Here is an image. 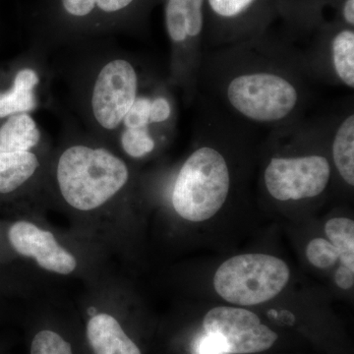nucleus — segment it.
Returning <instances> with one entry per match:
<instances>
[{"instance_id": "nucleus-10", "label": "nucleus", "mask_w": 354, "mask_h": 354, "mask_svg": "<svg viewBox=\"0 0 354 354\" xmlns=\"http://www.w3.org/2000/svg\"><path fill=\"white\" fill-rule=\"evenodd\" d=\"M279 0H205V30L225 37L260 32L278 12Z\"/></svg>"}, {"instance_id": "nucleus-3", "label": "nucleus", "mask_w": 354, "mask_h": 354, "mask_svg": "<svg viewBox=\"0 0 354 354\" xmlns=\"http://www.w3.org/2000/svg\"><path fill=\"white\" fill-rule=\"evenodd\" d=\"M288 265L279 258L251 253L223 262L214 277V288L225 301L241 306L264 304L281 293L290 281Z\"/></svg>"}, {"instance_id": "nucleus-8", "label": "nucleus", "mask_w": 354, "mask_h": 354, "mask_svg": "<svg viewBox=\"0 0 354 354\" xmlns=\"http://www.w3.org/2000/svg\"><path fill=\"white\" fill-rule=\"evenodd\" d=\"M153 0H48V19L62 28H100L138 18Z\"/></svg>"}, {"instance_id": "nucleus-20", "label": "nucleus", "mask_w": 354, "mask_h": 354, "mask_svg": "<svg viewBox=\"0 0 354 354\" xmlns=\"http://www.w3.org/2000/svg\"><path fill=\"white\" fill-rule=\"evenodd\" d=\"M31 354H74L71 344L53 330H39L32 341Z\"/></svg>"}, {"instance_id": "nucleus-4", "label": "nucleus", "mask_w": 354, "mask_h": 354, "mask_svg": "<svg viewBox=\"0 0 354 354\" xmlns=\"http://www.w3.org/2000/svg\"><path fill=\"white\" fill-rule=\"evenodd\" d=\"M230 106L247 120L276 123L295 111L297 88L286 77L269 71L247 72L235 76L227 88Z\"/></svg>"}, {"instance_id": "nucleus-21", "label": "nucleus", "mask_w": 354, "mask_h": 354, "mask_svg": "<svg viewBox=\"0 0 354 354\" xmlns=\"http://www.w3.org/2000/svg\"><path fill=\"white\" fill-rule=\"evenodd\" d=\"M307 259L319 269H328L339 260L337 248L325 239H314L306 248Z\"/></svg>"}, {"instance_id": "nucleus-7", "label": "nucleus", "mask_w": 354, "mask_h": 354, "mask_svg": "<svg viewBox=\"0 0 354 354\" xmlns=\"http://www.w3.org/2000/svg\"><path fill=\"white\" fill-rule=\"evenodd\" d=\"M138 76L125 59H114L102 67L95 80L92 95V111L95 120L106 130L120 127L136 101Z\"/></svg>"}, {"instance_id": "nucleus-6", "label": "nucleus", "mask_w": 354, "mask_h": 354, "mask_svg": "<svg viewBox=\"0 0 354 354\" xmlns=\"http://www.w3.org/2000/svg\"><path fill=\"white\" fill-rule=\"evenodd\" d=\"M206 334L216 337L227 354L262 353L274 346L278 335L253 312L236 307L209 310L203 320Z\"/></svg>"}, {"instance_id": "nucleus-5", "label": "nucleus", "mask_w": 354, "mask_h": 354, "mask_svg": "<svg viewBox=\"0 0 354 354\" xmlns=\"http://www.w3.org/2000/svg\"><path fill=\"white\" fill-rule=\"evenodd\" d=\"M330 165L320 155L274 158L264 172L268 192L279 201H299L318 196L327 188Z\"/></svg>"}, {"instance_id": "nucleus-12", "label": "nucleus", "mask_w": 354, "mask_h": 354, "mask_svg": "<svg viewBox=\"0 0 354 354\" xmlns=\"http://www.w3.org/2000/svg\"><path fill=\"white\" fill-rule=\"evenodd\" d=\"M87 337L95 354H142L120 321L106 312L91 316L87 323Z\"/></svg>"}, {"instance_id": "nucleus-1", "label": "nucleus", "mask_w": 354, "mask_h": 354, "mask_svg": "<svg viewBox=\"0 0 354 354\" xmlns=\"http://www.w3.org/2000/svg\"><path fill=\"white\" fill-rule=\"evenodd\" d=\"M127 162L102 148L69 147L58 158L55 179L62 200L73 211L94 214L106 208L129 181Z\"/></svg>"}, {"instance_id": "nucleus-19", "label": "nucleus", "mask_w": 354, "mask_h": 354, "mask_svg": "<svg viewBox=\"0 0 354 354\" xmlns=\"http://www.w3.org/2000/svg\"><path fill=\"white\" fill-rule=\"evenodd\" d=\"M120 142L123 151L134 158L145 157L153 152L156 146L148 127L125 129L121 135Z\"/></svg>"}, {"instance_id": "nucleus-2", "label": "nucleus", "mask_w": 354, "mask_h": 354, "mask_svg": "<svg viewBox=\"0 0 354 354\" xmlns=\"http://www.w3.org/2000/svg\"><path fill=\"white\" fill-rule=\"evenodd\" d=\"M230 189V174L225 157L212 147H201L191 153L177 174L172 206L184 220H209L223 208Z\"/></svg>"}, {"instance_id": "nucleus-14", "label": "nucleus", "mask_w": 354, "mask_h": 354, "mask_svg": "<svg viewBox=\"0 0 354 354\" xmlns=\"http://www.w3.org/2000/svg\"><path fill=\"white\" fill-rule=\"evenodd\" d=\"M39 160L31 151L0 153V194H10L37 174Z\"/></svg>"}, {"instance_id": "nucleus-16", "label": "nucleus", "mask_w": 354, "mask_h": 354, "mask_svg": "<svg viewBox=\"0 0 354 354\" xmlns=\"http://www.w3.org/2000/svg\"><path fill=\"white\" fill-rule=\"evenodd\" d=\"M330 57L335 73L344 85L354 87L353 28L339 25L330 39Z\"/></svg>"}, {"instance_id": "nucleus-17", "label": "nucleus", "mask_w": 354, "mask_h": 354, "mask_svg": "<svg viewBox=\"0 0 354 354\" xmlns=\"http://www.w3.org/2000/svg\"><path fill=\"white\" fill-rule=\"evenodd\" d=\"M333 158L339 176L354 185V115L349 114L337 128L333 141Z\"/></svg>"}, {"instance_id": "nucleus-18", "label": "nucleus", "mask_w": 354, "mask_h": 354, "mask_svg": "<svg viewBox=\"0 0 354 354\" xmlns=\"http://www.w3.org/2000/svg\"><path fill=\"white\" fill-rule=\"evenodd\" d=\"M329 241L337 248L342 266L354 270V223L348 218H330L325 225Z\"/></svg>"}, {"instance_id": "nucleus-15", "label": "nucleus", "mask_w": 354, "mask_h": 354, "mask_svg": "<svg viewBox=\"0 0 354 354\" xmlns=\"http://www.w3.org/2000/svg\"><path fill=\"white\" fill-rule=\"evenodd\" d=\"M41 140L37 123L27 113L10 116L0 127V153L26 152Z\"/></svg>"}, {"instance_id": "nucleus-22", "label": "nucleus", "mask_w": 354, "mask_h": 354, "mask_svg": "<svg viewBox=\"0 0 354 354\" xmlns=\"http://www.w3.org/2000/svg\"><path fill=\"white\" fill-rule=\"evenodd\" d=\"M152 100L148 97H137L131 109L128 111L122 122L125 129L145 128L151 124L150 113Z\"/></svg>"}, {"instance_id": "nucleus-11", "label": "nucleus", "mask_w": 354, "mask_h": 354, "mask_svg": "<svg viewBox=\"0 0 354 354\" xmlns=\"http://www.w3.org/2000/svg\"><path fill=\"white\" fill-rule=\"evenodd\" d=\"M167 35L176 46L196 44L205 30V0H165Z\"/></svg>"}, {"instance_id": "nucleus-25", "label": "nucleus", "mask_w": 354, "mask_h": 354, "mask_svg": "<svg viewBox=\"0 0 354 354\" xmlns=\"http://www.w3.org/2000/svg\"><path fill=\"white\" fill-rule=\"evenodd\" d=\"M335 281L342 290H349L354 283V270L341 266L335 272Z\"/></svg>"}, {"instance_id": "nucleus-13", "label": "nucleus", "mask_w": 354, "mask_h": 354, "mask_svg": "<svg viewBox=\"0 0 354 354\" xmlns=\"http://www.w3.org/2000/svg\"><path fill=\"white\" fill-rule=\"evenodd\" d=\"M39 82V75L35 70H20L14 78L12 87L0 93V118L27 113L36 108L34 90Z\"/></svg>"}, {"instance_id": "nucleus-23", "label": "nucleus", "mask_w": 354, "mask_h": 354, "mask_svg": "<svg viewBox=\"0 0 354 354\" xmlns=\"http://www.w3.org/2000/svg\"><path fill=\"white\" fill-rule=\"evenodd\" d=\"M171 108L169 101L164 97H156L151 104V123H162L169 120Z\"/></svg>"}, {"instance_id": "nucleus-9", "label": "nucleus", "mask_w": 354, "mask_h": 354, "mask_svg": "<svg viewBox=\"0 0 354 354\" xmlns=\"http://www.w3.org/2000/svg\"><path fill=\"white\" fill-rule=\"evenodd\" d=\"M7 236L16 253L34 261L44 271L71 276L80 267L75 254L58 241L53 232L35 221H15L8 228Z\"/></svg>"}, {"instance_id": "nucleus-24", "label": "nucleus", "mask_w": 354, "mask_h": 354, "mask_svg": "<svg viewBox=\"0 0 354 354\" xmlns=\"http://www.w3.org/2000/svg\"><path fill=\"white\" fill-rule=\"evenodd\" d=\"M198 351L199 354H227L221 342L216 337L209 335L202 337Z\"/></svg>"}]
</instances>
